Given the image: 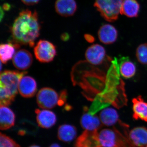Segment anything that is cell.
Segmentation results:
<instances>
[{"label":"cell","instance_id":"cell-3","mask_svg":"<svg viewBox=\"0 0 147 147\" xmlns=\"http://www.w3.org/2000/svg\"><path fill=\"white\" fill-rule=\"evenodd\" d=\"M123 0H95L94 7L106 21L113 22L118 19Z\"/></svg>","mask_w":147,"mask_h":147},{"label":"cell","instance_id":"cell-9","mask_svg":"<svg viewBox=\"0 0 147 147\" xmlns=\"http://www.w3.org/2000/svg\"><path fill=\"white\" fill-rule=\"evenodd\" d=\"M37 90L36 81L31 76H23L20 80L18 90L23 97H32L36 93Z\"/></svg>","mask_w":147,"mask_h":147},{"label":"cell","instance_id":"cell-22","mask_svg":"<svg viewBox=\"0 0 147 147\" xmlns=\"http://www.w3.org/2000/svg\"><path fill=\"white\" fill-rule=\"evenodd\" d=\"M119 71L121 75L124 78L129 79L133 77L136 73V66L132 62L125 61L121 64Z\"/></svg>","mask_w":147,"mask_h":147},{"label":"cell","instance_id":"cell-7","mask_svg":"<svg viewBox=\"0 0 147 147\" xmlns=\"http://www.w3.org/2000/svg\"><path fill=\"white\" fill-rule=\"evenodd\" d=\"M75 147H102L98 131L85 130L76 139Z\"/></svg>","mask_w":147,"mask_h":147},{"label":"cell","instance_id":"cell-10","mask_svg":"<svg viewBox=\"0 0 147 147\" xmlns=\"http://www.w3.org/2000/svg\"><path fill=\"white\" fill-rule=\"evenodd\" d=\"M12 62L14 66L18 69L26 70L32 64V56L28 50L21 49L15 53L12 59Z\"/></svg>","mask_w":147,"mask_h":147},{"label":"cell","instance_id":"cell-26","mask_svg":"<svg viewBox=\"0 0 147 147\" xmlns=\"http://www.w3.org/2000/svg\"><path fill=\"white\" fill-rule=\"evenodd\" d=\"M22 2L28 5H32L36 4L40 0H21Z\"/></svg>","mask_w":147,"mask_h":147},{"label":"cell","instance_id":"cell-11","mask_svg":"<svg viewBox=\"0 0 147 147\" xmlns=\"http://www.w3.org/2000/svg\"><path fill=\"white\" fill-rule=\"evenodd\" d=\"M118 31L113 25L105 24L101 26L98 32V38L101 42L106 45L115 42L118 37Z\"/></svg>","mask_w":147,"mask_h":147},{"label":"cell","instance_id":"cell-24","mask_svg":"<svg viewBox=\"0 0 147 147\" xmlns=\"http://www.w3.org/2000/svg\"><path fill=\"white\" fill-rule=\"evenodd\" d=\"M0 147H20L13 139L1 133L0 134Z\"/></svg>","mask_w":147,"mask_h":147},{"label":"cell","instance_id":"cell-28","mask_svg":"<svg viewBox=\"0 0 147 147\" xmlns=\"http://www.w3.org/2000/svg\"><path fill=\"white\" fill-rule=\"evenodd\" d=\"M3 10L7 11L9 10L10 8V5L7 3H5L3 5Z\"/></svg>","mask_w":147,"mask_h":147},{"label":"cell","instance_id":"cell-15","mask_svg":"<svg viewBox=\"0 0 147 147\" xmlns=\"http://www.w3.org/2000/svg\"><path fill=\"white\" fill-rule=\"evenodd\" d=\"M56 12L63 17L73 16L77 9L75 0H57L55 4Z\"/></svg>","mask_w":147,"mask_h":147},{"label":"cell","instance_id":"cell-1","mask_svg":"<svg viewBox=\"0 0 147 147\" xmlns=\"http://www.w3.org/2000/svg\"><path fill=\"white\" fill-rule=\"evenodd\" d=\"M40 26L36 11H22L15 19L11 32L13 43L19 45H34L36 39L39 36Z\"/></svg>","mask_w":147,"mask_h":147},{"label":"cell","instance_id":"cell-21","mask_svg":"<svg viewBox=\"0 0 147 147\" xmlns=\"http://www.w3.org/2000/svg\"><path fill=\"white\" fill-rule=\"evenodd\" d=\"M20 45L13 42L1 44L0 45V58L1 62L6 63L13 58L15 54V50L20 47Z\"/></svg>","mask_w":147,"mask_h":147},{"label":"cell","instance_id":"cell-23","mask_svg":"<svg viewBox=\"0 0 147 147\" xmlns=\"http://www.w3.org/2000/svg\"><path fill=\"white\" fill-rule=\"evenodd\" d=\"M137 60L143 65H147V43H143L137 47L136 52Z\"/></svg>","mask_w":147,"mask_h":147},{"label":"cell","instance_id":"cell-20","mask_svg":"<svg viewBox=\"0 0 147 147\" xmlns=\"http://www.w3.org/2000/svg\"><path fill=\"white\" fill-rule=\"evenodd\" d=\"M76 135L77 130L76 127L71 125H62L58 128V138L63 142H71L76 138Z\"/></svg>","mask_w":147,"mask_h":147},{"label":"cell","instance_id":"cell-25","mask_svg":"<svg viewBox=\"0 0 147 147\" xmlns=\"http://www.w3.org/2000/svg\"><path fill=\"white\" fill-rule=\"evenodd\" d=\"M67 96V92L65 90H64L61 92L59 95V99L58 105L62 106L65 103Z\"/></svg>","mask_w":147,"mask_h":147},{"label":"cell","instance_id":"cell-6","mask_svg":"<svg viewBox=\"0 0 147 147\" xmlns=\"http://www.w3.org/2000/svg\"><path fill=\"white\" fill-rule=\"evenodd\" d=\"M59 95L57 92L50 88H43L40 90L36 95V102L40 108L51 109L58 105Z\"/></svg>","mask_w":147,"mask_h":147},{"label":"cell","instance_id":"cell-29","mask_svg":"<svg viewBox=\"0 0 147 147\" xmlns=\"http://www.w3.org/2000/svg\"><path fill=\"white\" fill-rule=\"evenodd\" d=\"M61 38L63 40H66L69 39V35L65 33L63 34L61 36Z\"/></svg>","mask_w":147,"mask_h":147},{"label":"cell","instance_id":"cell-5","mask_svg":"<svg viewBox=\"0 0 147 147\" xmlns=\"http://www.w3.org/2000/svg\"><path fill=\"white\" fill-rule=\"evenodd\" d=\"M35 57L39 62L47 63L52 61L57 55L56 47L53 43L44 40H40L34 48Z\"/></svg>","mask_w":147,"mask_h":147},{"label":"cell","instance_id":"cell-30","mask_svg":"<svg viewBox=\"0 0 147 147\" xmlns=\"http://www.w3.org/2000/svg\"><path fill=\"white\" fill-rule=\"evenodd\" d=\"M49 147H61L59 145L57 144H53L51 145Z\"/></svg>","mask_w":147,"mask_h":147},{"label":"cell","instance_id":"cell-19","mask_svg":"<svg viewBox=\"0 0 147 147\" xmlns=\"http://www.w3.org/2000/svg\"><path fill=\"white\" fill-rule=\"evenodd\" d=\"M101 123L106 126H113L119 121V115L117 110L112 108L103 109L99 114Z\"/></svg>","mask_w":147,"mask_h":147},{"label":"cell","instance_id":"cell-12","mask_svg":"<svg viewBox=\"0 0 147 147\" xmlns=\"http://www.w3.org/2000/svg\"><path fill=\"white\" fill-rule=\"evenodd\" d=\"M37 122L38 126L43 128L49 129L55 125L57 122L56 115L52 111L47 110L36 109Z\"/></svg>","mask_w":147,"mask_h":147},{"label":"cell","instance_id":"cell-17","mask_svg":"<svg viewBox=\"0 0 147 147\" xmlns=\"http://www.w3.org/2000/svg\"><path fill=\"white\" fill-rule=\"evenodd\" d=\"M132 103L133 118L135 120L140 119L147 122V102L140 96L133 98Z\"/></svg>","mask_w":147,"mask_h":147},{"label":"cell","instance_id":"cell-13","mask_svg":"<svg viewBox=\"0 0 147 147\" xmlns=\"http://www.w3.org/2000/svg\"><path fill=\"white\" fill-rule=\"evenodd\" d=\"M127 137L135 147H145L147 146V129L144 127H137L132 129Z\"/></svg>","mask_w":147,"mask_h":147},{"label":"cell","instance_id":"cell-32","mask_svg":"<svg viewBox=\"0 0 147 147\" xmlns=\"http://www.w3.org/2000/svg\"><path fill=\"white\" fill-rule=\"evenodd\" d=\"M146 147H147V146H146Z\"/></svg>","mask_w":147,"mask_h":147},{"label":"cell","instance_id":"cell-27","mask_svg":"<svg viewBox=\"0 0 147 147\" xmlns=\"http://www.w3.org/2000/svg\"><path fill=\"white\" fill-rule=\"evenodd\" d=\"M85 39L89 42H94L95 40L94 38L91 35L86 34L84 36Z\"/></svg>","mask_w":147,"mask_h":147},{"label":"cell","instance_id":"cell-18","mask_svg":"<svg viewBox=\"0 0 147 147\" xmlns=\"http://www.w3.org/2000/svg\"><path fill=\"white\" fill-rule=\"evenodd\" d=\"M140 9V5L137 0H123L120 10L121 15L129 18L137 17Z\"/></svg>","mask_w":147,"mask_h":147},{"label":"cell","instance_id":"cell-16","mask_svg":"<svg viewBox=\"0 0 147 147\" xmlns=\"http://www.w3.org/2000/svg\"><path fill=\"white\" fill-rule=\"evenodd\" d=\"M15 115L7 106H1L0 108V129L6 130L14 125Z\"/></svg>","mask_w":147,"mask_h":147},{"label":"cell","instance_id":"cell-14","mask_svg":"<svg viewBox=\"0 0 147 147\" xmlns=\"http://www.w3.org/2000/svg\"><path fill=\"white\" fill-rule=\"evenodd\" d=\"M85 113L81 117L80 123L82 128L89 131H98L102 123L99 117L96 115H92L87 112L88 108H84Z\"/></svg>","mask_w":147,"mask_h":147},{"label":"cell","instance_id":"cell-2","mask_svg":"<svg viewBox=\"0 0 147 147\" xmlns=\"http://www.w3.org/2000/svg\"><path fill=\"white\" fill-rule=\"evenodd\" d=\"M99 137L102 147H135L116 128L103 129L99 132Z\"/></svg>","mask_w":147,"mask_h":147},{"label":"cell","instance_id":"cell-4","mask_svg":"<svg viewBox=\"0 0 147 147\" xmlns=\"http://www.w3.org/2000/svg\"><path fill=\"white\" fill-rule=\"evenodd\" d=\"M27 74V71L20 72L15 70H7L1 72L0 88L16 96L20 80Z\"/></svg>","mask_w":147,"mask_h":147},{"label":"cell","instance_id":"cell-31","mask_svg":"<svg viewBox=\"0 0 147 147\" xmlns=\"http://www.w3.org/2000/svg\"><path fill=\"white\" fill-rule=\"evenodd\" d=\"M29 147H40L39 146H36V145H32V146H30Z\"/></svg>","mask_w":147,"mask_h":147},{"label":"cell","instance_id":"cell-8","mask_svg":"<svg viewBox=\"0 0 147 147\" xmlns=\"http://www.w3.org/2000/svg\"><path fill=\"white\" fill-rule=\"evenodd\" d=\"M85 57L88 62L94 65H100L105 60L106 51L104 47L98 44L91 45L86 50Z\"/></svg>","mask_w":147,"mask_h":147}]
</instances>
